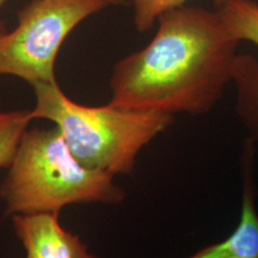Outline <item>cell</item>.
<instances>
[{
    "instance_id": "cell-3",
    "label": "cell",
    "mask_w": 258,
    "mask_h": 258,
    "mask_svg": "<svg viewBox=\"0 0 258 258\" xmlns=\"http://www.w3.org/2000/svg\"><path fill=\"white\" fill-rule=\"evenodd\" d=\"M10 215L57 213L77 203L117 205L124 191L114 176L85 167L55 125L25 132L0 186Z\"/></svg>"
},
{
    "instance_id": "cell-5",
    "label": "cell",
    "mask_w": 258,
    "mask_h": 258,
    "mask_svg": "<svg viewBox=\"0 0 258 258\" xmlns=\"http://www.w3.org/2000/svg\"><path fill=\"white\" fill-rule=\"evenodd\" d=\"M27 258H96L78 235L64 230L57 213L12 215Z\"/></svg>"
},
{
    "instance_id": "cell-10",
    "label": "cell",
    "mask_w": 258,
    "mask_h": 258,
    "mask_svg": "<svg viewBox=\"0 0 258 258\" xmlns=\"http://www.w3.org/2000/svg\"><path fill=\"white\" fill-rule=\"evenodd\" d=\"M133 5V19L138 31L145 32L165 12L186 5L190 0H131ZM219 2V0H214Z\"/></svg>"
},
{
    "instance_id": "cell-6",
    "label": "cell",
    "mask_w": 258,
    "mask_h": 258,
    "mask_svg": "<svg viewBox=\"0 0 258 258\" xmlns=\"http://www.w3.org/2000/svg\"><path fill=\"white\" fill-rule=\"evenodd\" d=\"M188 258H258V214L253 203L250 166L245 175L243 207L235 230L225 240L208 245Z\"/></svg>"
},
{
    "instance_id": "cell-8",
    "label": "cell",
    "mask_w": 258,
    "mask_h": 258,
    "mask_svg": "<svg viewBox=\"0 0 258 258\" xmlns=\"http://www.w3.org/2000/svg\"><path fill=\"white\" fill-rule=\"evenodd\" d=\"M215 9L238 41L258 47V4L253 0H219Z\"/></svg>"
},
{
    "instance_id": "cell-1",
    "label": "cell",
    "mask_w": 258,
    "mask_h": 258,
    "mask_svg": "<svg viewBox=\"0 0 258 258\" xmlns=\"http://www.w3.org/2000/svg\"><path fill=\"white\" fill-rule=\"evenodd\" d=\"M157 22L150 43L114 66L109 103L172 115L207 114L232 82L239 41L217 9L186 4Z\"/></svg>"
},
{
    "instance_id": "cell-12",
    "label": "cell",
    "mask_w": 258,
    "mask_h": 258,
    "mask_svg": "<svg viewBox=\"0 0 258 258\" xmlns=\"http://www.w3.org/2000/svg\"><path fill=\"white\" fill-rule=\"evenodd\" d=\"M108 2L110 3L111 5H120L124 2V0H108Z\"/></svg>"
},
{
    "instance_id": "cell-2",
    "label": "cell",
    "mask_w": 258,
    "mask_h": 258,
    "mask_svg": "<svg viewBox=\"0 0 258 258\" xmlns=\"http://www.w3.org/2000/svg\"><path fill=\"white\" fill-rule=\"evenodd\" d=\"M32 120L53 122L82 165L110 175H131L145 146L172 124L173 115L157 110L82 105L62 92L59 84L32 86Z\"/></svg>"
},
{
    "instance_id": "cell-9",
    "label": "cell",
    "mask_w": 258,
    "mask_h": 258,
    "mask_svg": "<svg viewBox=\"0 0 258 258\" xmlns=\"http://www.w3.org/2000/svg\"><path fill=\"white\" fill-rule=\"evenodd\" d=\"M32 121L30 111H0V169L9 167Z\"/></svg>"
},
{
    "instance_id": "cell-7",
    "label": "cell",
    "mask_w": 258,
    "mask_h": 258,
    "mask_svg": "<svg viewBox=\"0 0 258 258\" xmlns=\"http://www.w3.org/2000/svg\"><path fill=\"white\" fill-rule=\"evenodd\" d=\"M235 110L249 131L250 138L258 140V60L250 54H238L233 78Z\"/></svg>"
},
{
    "instance_id": "cell-11",
    "label": "cell",
    "mask_w": 258,
    "mask_h": 258,
    "mask_svg": "<svg viewBox=\"0 0 258 258\" xmlns=\"http://www.w3.org/2000/svg\"><path fill=\"white\" fill-rule=\"evenodd\" d=\"M8 2V0H0V9H2V6L5 4V3ZM4 28H3V25H2V23H0V35L2 34H4Z\"/></svg>"
},
{
    "instance_id": "cell-4",
    "label": "cell",
    "mask_w": 258,
    "mask_h": 258,
    "mask_svg": "<svg viewBox=\"0 0 258 258\" xmlns=\"http://www.w3.org/2000/svg\"><path fill=\"white\" fill-rule=\"evenodd\" d=\"M111 4L108 0H34L19 12L14 31L0 35V76L31 86L54 83L55 61L71 31Z\"/></svg>"
},
{
    "instance_id": "cell-13",
    "label": "cell",
    "mask_w": 258,
    "mask_h": 258,
    "mask_svg": "<svg viewBox=\"0 0 258 258\" xmlns=\"http://www.w3.org/2000/svg\"><path fill=\"white\" fill-rule=\"evenodd\" d=\"M257 4H258V3H257Z\"/></svg>"
}]
</instances>
